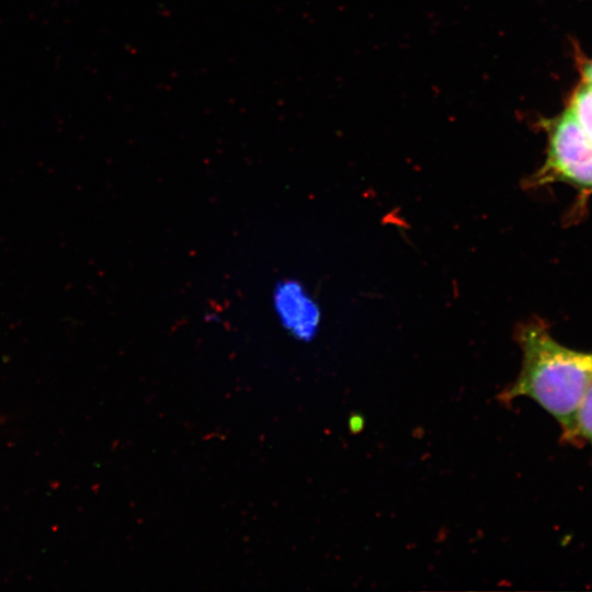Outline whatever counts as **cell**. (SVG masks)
<instances>
[{
    "instance_id": "obj_3",
    "label": "cell",
    "mask_w": 592,
    "mask_h": 592,
    "mask_svg": "<svg viewBox=\"0 0 592 592\" xmlns=\"http://www.w3.org/2000/svg\"><path fill=\"white\" fill-rule=\"evenodd\" d=\"M274 307L280 320L292 333L300 337L306 333V300L296 284L285 282L274 292Z\"/></svg>"
},
{
    "instance_id": "obj_6",
    "label": "cell",
    "mask_w": 592,
    "mask_h": 592,
    "mask_svg": "<svg viewBox=\"0 0 592 592\" xmlns=\"http://www.w3.org/2000/svg\"><path fill=\"white\" fill-rule=\"evenodd\" d=\"M583 79L592 83V61L588 62L583 68Z\"/></svg>"
},
{
    "instance_id": "obj_5",
    "label": "cell",
    "mask_w": 592,
    "mask_h": 592,
    "mask_svg": "<svg viewBox=\"0 0 592 592\" xmlns=\"http://www.w3.org/2000/svg\"><path fill=\"white\" fill-rule=\"evenodd\" d=\"M579 443L587 441L592 447V383L588 387L577 412Z\"/></svg>"
},
{
    "instance_id": "obj_2",
    "label": "cell",
    "mask_w": 592,
    "mask_h": 592,
    "mask_svg": "<svg viewBox=\"0 0 592 592\" xmlns=\"http://www.w3.org/2000/svg\"><path fill=\"white\" fill-rule=\"evenodd\" d=\"M548 149L544 164L528 180L531 186L562 182L592 190V141L567 109L548 122Z\"/></svg>"
},
{
    "instance_id": "obj_4",
    "label": "cell",
    "mask_w": 592,
    "mask_h": 592,
    "mask_svg": "<svg viewBox=\"0 0 592 592\" xmlns=\"http://www.w3.org/2000/svg\"><path fill=\"white\" fill-rule=\"evenodd\" d=\"M592 141V83L584 81L573 94L568 109Z\"/></svg>"
},
{
    "instance_id": "obj_1",
    "label": "cell",
    "mask_w": 592,
    "mask_h": 592,
    "mask_svg": "<svg viewBox=\"0 0 592 592\" xmlns=\"http://www.w3.org/2000/svg\"><path fill=\"white\" fill-rule=\"evenodd\" d=\"M517 341L522 368L499 400L506 405L521 397L534 400L558 422L563 442L579 443L577 412L592 383V353L560 344L537 322L522 327Z\"/></svg>"
}]
</instances>
